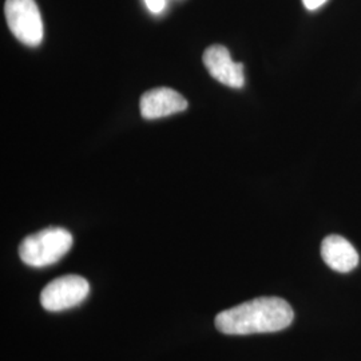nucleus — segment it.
<instances>
[{
	"instance_id": "nucleus-1",
	"label": "nucleus",
	"mask_w": 361,
	"mask_h": 361,
	"mask_svg": "<svg viewBox=\"0 0 361 361\" xmlns=\"http://www.w3.org/2000/svg\"><path fill=\"white\" fill-rule=\"evenodd\" d=\"M295 319L292 307L280 297H257L224 310L216 328L225 335L271 334L288 328Z\"/></svg>"
},
{
	"instance_id": "nucleus-2",
	"label": "nucleus",
	"mask_w": 361,
	"mask_h": 361,
	"mask_svg": "<svg viewBox=\"0 0 361 361\" xmlns=\"http://www.w3.org/2000/svg\"><path fill=\"white\" fill-rule=\"evenodd\" d=\"M73 246V235L63 228H46L26 237L19 245V257L32 268H44L65 257Z\"/></svg>"
},
{
	"instance_id": "nucleus-3",
	"label": "nucleus",
	"mask_w": 361,
	"mask_h": 361,
	"mask_svg": "<svg viewBox=\"0 0 361 361\" xmlns=\"http://www.w3.org/2000/svg\"><path fill=\"white\" fill-rule=\"evenodd\" d=\"M6 20L13 37L28 47L43 40V22L35 0H6Z\"/></svg>"
},
{
	"instance_id": "nucleus-4",
	"label": "nucleus",
	"mask_w": 361,
	"mask_h": 361,
	"mask_svg": "<svg viewBox=\"0 0 361 361\" xmlns=\"http://www.w3.org/2000/svg\"><path fill=\"white\" fill-rule=\"evenodd\" d=\"M90 293L89 281L78 274H65L46 285L40 304L49 312H61L79 305Z\"/></svg>"
},
{
	"instance_id": "nucleus-5",
	"label": "nucleus",
	"mask_w": 361,
	"mask_h": 361,
	"mask_svg": "<svg viewBox=\"0 0 361 361\" xmlns=\"http://www.w3.org/2000/svg\"><path fill=\"white\" fill-rule=\"evenodd\" d=\"M202 61L209 74L216 80H219V83L232 89L244 87V65L234 62L226 47L219 44L207 47L204 52Z\"/></svg>"
},
{
	"instance_id": "nucleus-6",
	"label": "nucleus",
	"mask_w": 361,
	"mask_h": 361,
	"mask_svg": "<svg viewBox=\"0 0 361 361\" xmlns=\"http://www.w3.org/2000/svg\"><path fill=\"white\" fill-rule=\"evenodd\" d=\"M140 109L145 119H158L185 111L188 109V101L178 91L158 87L143 94Z\"/></svg>"
},
{
	"instance_id": "nucleus-7",
	"label": "nucleus",
	"mask_w": 361,
	"mask_h": 361,
	"mask_svg": "<svg viewBox=\"0 0 361 361\" xmlns=\"http://www.w3.org/2000/svg\"><path fill=\"white\" fill-rule=\"evenodd\" d=\"M324 262L338 273L353 271L359 264V253L355 246L341 235H328L322 244Z\"/></svg>"
},
{
	"instance_id": "nucleus-8",
	"label": "nucleus",
	"mask_w": 361,
	"mask_h": 361,
	"mask_svg": "<svg viewBox=\"0 0 361 361\" xmlns=\"http://www.w3.org/2000/svg\"><path fill=\"white\" fill-rule=\"evenodd\" d=\"M146 7L153 13H161L166 7V0H145Z\"/></svg>"
},
{
	"instance_id": "nucleus-9",
	"label": "nucleus",
	"mask_w": 361,
	"mask_h": 361,
	"mask_svg": "<svg viewBox=\"0 0 361 361\" xmlns=\"http://www.w3.org/2000/svg\"><path fill=\"white\" fill-rule=\"evenodd\" d=\"M328 0H302V3H304V6H305V8L307 10H310V11H316V10H319L320 7H323L324 4L326 3Z\"/></svg>"
}]
</instances>
